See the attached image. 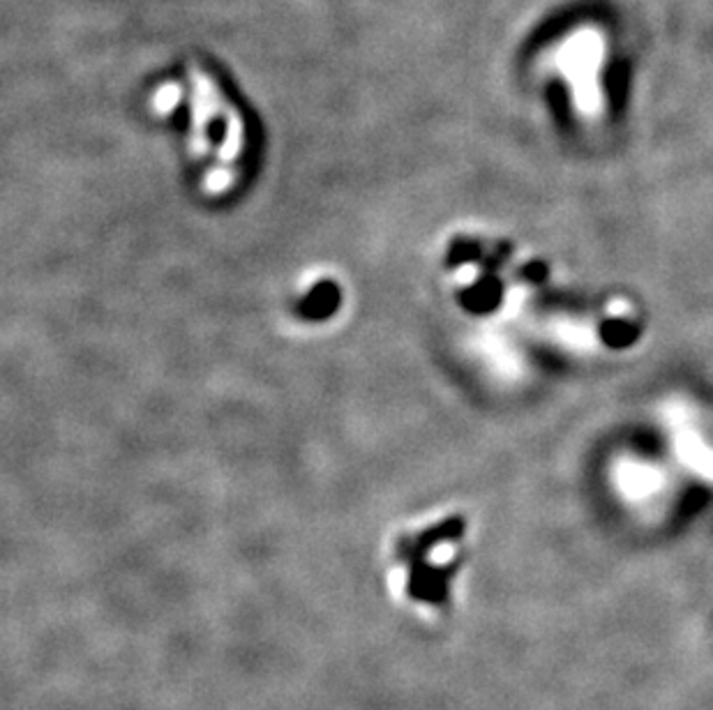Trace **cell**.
<instances>
[{
  "mask_svg": "<svg viewBox=\"0 0 713 710\" xmlns=\"http://www.w3.org/2000/svg\"><path fill=\"white\" fill-rule=\"evenodd\" d=\"M607 58V42L598 29H580L565 37L550 56V65L563 76L573 93V105L584 118L603 111L601 72Z\"/></svg>",
  "mask_w": 713,
  "mask_h": 710,
  "instance_id": "cell-1",
  "label": "cell"
}]
</instances>
